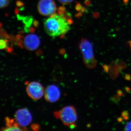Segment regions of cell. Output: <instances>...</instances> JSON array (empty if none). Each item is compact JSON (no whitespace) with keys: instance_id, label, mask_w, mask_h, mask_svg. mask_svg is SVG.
<instances>
[{"instance_id":"cell-1","label":"cell","mask_w":131,"mask_h":131,"mask_svg":"<svg viewBox=\"0 0 131 131\" xmlns=\"http://www.w3.org/2000/svg\"><path fill=\"white\" fill-rule=\"evenodd\" d=\"M70 24L64 16L54 14L44 21L45 31L52 37L64 35L70 29Z\"/></svg>"},{"instance_id":"cell-2","label":"cell","mask_w":131,"mask_h":131,"mask_svg":"<svg viewBox=\"0 0 131 131\" xmlns=\"http://www.w3.org/2000/svg\"><path fill=\"white\" fill-rule=\"evenodd\" d=\"M53 114L56 118L60 119L64 125L71 129L76 126L75 122L77 120V113L73 106L64 107L61 110L54 112Z\"/></svg>"},{"instance_id":"cell-3","label":"cell","mask_w":131,"mask_h":131,"mask_svg":"<svg viewBox=\"0 0 131 131\" xmlns=\"http://www.w3.org/2000/svg\"><path fill=\"white\" fill-rule=\"evenodd\" d=\"M79 48L87 68L89 69L95 68L97 62L95 58L93 47L91 42L88 39L82 38L79 44Z\"/></svg>"},{"instance_id":"cell-4","label":"cell","mask_w":131,"mask_h":131,"mask_svg":"<svg viewBox=\"0 0 131 131\" xmlns=\"http://www.w3.org/2000/svg\"><path fill=\"white\" fill-rule=\"evenodd\" d=\"M26 91L28 96L34 100H39L44 95L43 88L39 82H32L28 83Z\"/></svg>"},{"instance_id":"cell-5","label":"cell","mask_w":131,"mask_h":131,"mask_svg":"<svg viewBox=\"0 0 131 131\" xmlns=\"http://www.w3.org/2000/svg\"><path fill=\"white\" fill-rule=\"evenodd\" d=\"M39 13L45 16H49L55 13L56 6L53 0H40L38 5Z\"/></svg>"},{"instance_id":"cell-6","label":"cell","mask_w":131,"mask_h":131,"mask_svg":"<svg viewBox=\"0 0 131 131\" xmlns=\"http://www.w3.org/2000/svg\"><path fill=\"white\" fill-rule=\"evenodd\" d=\"M15 119L20 126L26 127L32 121L31 115L27 108H21L18 109L15 114Z\"/></svg>"},{"instance_id":"cell-7","label":"cell","mask_w":131,"mask_h":131,"mask_svg":"<svg viewBox=\"0 0 131 131\" xmlns=\"http://www.w3.org/2000/svg\"><path fill=\"white\" fill-rule=\"evenodd\" d=\"M44 96L45 99L47 102H56L59 100L61 96L60 90L54 84L49 85L45 90Z\"/></svg>"},{"instance_id":"cell-8","label":"cell","mask_w":131,"mask_h":131,"mask_svg":"<svg viewBox=\"0 0 131 131\" xmlns=\"http://www.w3.org/2000/svg\"><path fill=\"white\" fill-rule=\"evenodd\" d=\"M40 44V39L37 35L35 34H29L24 38V47L30 51L35 50L37 49Z\"/></svg>"},{"instance_id":"cell-9","label":"cell","mask_w":131,"mask_h":131,"mask_svg":"<svg viewBox=\"0 0 131 131\" xmlns=\"http://www.w3.org/2000/svg\"><path fill=\"white\" fill-rule=\"evenodd\" d=\"M6 127L1 129V130L4 131H27L28 129L26 127L20 126L15 119H11L6 117L5 119Z\"/></svg>"},{"instance_id":"cell-10","label":"cell","mask_w":131,"mask_h":131,"mask_svg":"<svg viewBox=\"0 0 131 131\" xmlns=\"http://www.w3.org/2000/svg\"><path fill=\"white\" fill-rule=\"evenodd\" d=\"M0 47L1 50H6L9 52L13 51L12 43L6 39H1L0 41Z\"/></svg>"},{"instance_id":"cell-11","label":"cell","mask_w":131,"mask_h":131,"mask_svg":"<svg viewBox=\"0 0 131 131\" xmlns=\"http://www.w3.org/2000/svg\"><path fill=\"white\" fill-rule=\"evenodd\" d=\"M9 0H1V2H0L1 8H3L9 5Z\"/></svg>"},{"instance_id":"cell-12","label":"cell","mask_w":131,"mask_h":131,"mask_svg":"<svg viewBox=\"0 0 131 131\" xmlns=\"http://www.w3.org/2000/svg\"><path fill=\"white\" fill-rule=\"evenodd\" d=\"M121 116L123 119L127 120L129 118V114L127 111H124L121 114Z\"/></svg>"},{"instance_id":"cell-13","label":"cell","mask_w":131,"mask_h":131,"mask_svg":"<svg viewBox=\"0 0 131 131\" xmlns=\"http://www.w3.org/2000/svg\"><path fill=\"white\" fill-rule=\"evenodd\" d=\"M31 128L34 131H39L40 129V127L39 125L37 124H32L31 126Z\"/></svg>"},{"instance_id":"cell-14","label":"cell","mask_w":131,"mask_h":131,"mask_svg":"<svg viewBox=\"0 0 131 131\" xmlns=\"http://www.w3.org/2000/svg\"><path fill=\"white\" fill-rule=\"evenodd\" d=\"M66 12V8L64 6L60 7L58 8V14L61 15H63Z\"/></svg>"},{"instance_id":"cell-15","label":"cell","mask_w":131,"mask_h":131,"mask_svg":"<svg viewBox=\"0 0 131 131\" xmlns=\"http://www.w3.org/2000/svg\"><path fill=\"white\" fill-rule=\"evenodd\" d=\"M58 1L63 5H68L72 2L74 0H58Z\"/></svg>"},{"instance_id":"cell-16","label":"cell","mask_w":131,"mask_h":131,"mask_svg":"<svg viewBox=\"0 0 131 131\" xmlns=\"http://www.w3.org/2000/svg\"><path fill=\"white\" fill-rule=\"evenodd\" d=\"M125 131H131V121L128 122L126 125L125 127Z\"/></svg>"},{"instance_id":"cell-17","label":"cell","mask_w":131,"mask_h":131,"mask_svg":"<svg viewBox=\"0 0 131 131\" xmlns=\"http://www.w3.org/2000/svg\"><path fill=\"white\" fill-rule=\"evenodd\" d=\"M119 96L118 95H114L112 97V100L114 102H117L119 101L120 98Z\"/></svg>"},{"instance_id":"cell-18","label":"cell","mask_w":131,"mask_h":131,"mask_svg":"<svg viewBox=\"0 0 131 131\" xmlns=\"http://www.w3.org/2000/svg\"><path fill=\"white\" fill-rule=\"evenodd\" d=\"M76 9L78 11H82V10H84V8H82L81 5L80 4H78L76 6Z\"/></svg>"},{"instance_id":"cell-19","label":"cell","mask_w":131,"mask_h":131,"mask_svg":"<svg viewBox=\"0 0 131 131\" xmlns=\"http://www.w3.org/2000/svg\"><path fill=\"white\" fill-rule=\"evenodd\" d=\"M125 80L127 81H130L131 80V76L129 74H126L125 76Z\"/></svg>"},{"instance_id":"cell-20","label":"cell","mask_w":131,"mask_h":131,"mask_svg":"<svg viewBox=\"0 0 131 131\" xmlns=\"http://www.w3.org/2000/svg\"><path fill=\"white\" fill-rule=\"evenodd\" d=\"M117 95H118L119 96H121L123 95V93L122 91H121L120 90H118V91H117Z\"/></svg>"},{"instance_id":"cell-21","label":"cell","mask_w":131,"mask_h":131,"mask_svg":"<svg viewBox=\"0 0 131 131\" xmlns=\"http://www.w3.org/2000/svg\"><path fill=\"white\" fill-rule=\"evenodd\" d=\"M16 5L19 6H23L24 4H23V3L21 2L17 1L16 2Z\"/></svg>"},{"instance_id":"cell-22","label":"cell","mask_w":131,"mask_h":131,"mask_svg":"<svg viewBox=\"0 0 131 131\" xmlns=\"http://www.w3.org/2000/svg\"><path fill=\"white\" fill-rule=\"evenodd\" d=\"M34 26L36 27H38V21H36V20H35L34 22Z\"/></svg>"},{"instance_id":"cell-23","label":"cell","mask_w":131,"mask_h":131,"mask_svg":"<svg viewBox=\"0 0 131 131\" xmlns=\"http://www.w3.org/2000/svg\"><path fill=\"white\" fill-rule=\"evenodd\" d=\"M103 68H104L105 70L107 72L108 70V67L106 65H104Z\"/></svg>"},{"instance_id":"cell-24","label":"cell","mask_w":131,"mask_h":131,"mask_svg":"<svg viewBox=\"0 0 131 131\" xmlns=\"http://www.w3.org/2000/svg\"><path fill=\"white\" fill-rule=\"evenodd\" d=\"M123 118H121V117H119V118H118V121H119V122H121L122 121V120H123Z\"/></svg>"},{"instance_id":"cell-25","label":"cell","mask_w":131,"mask_h":131,"mask_svg":"<svg viewBox=\"0 0 131 131\" xmlns=\"http://www.w3.org/2000/svg\"><path fill=\"white\" fill-rule=\"evenodd\" d=\"M125 89L126 90L127 92H129L130 91V88H128V87H126V88H125Z\"/></svg>"},{"instance_id":"cell-26","label":"cell","mask_w":131,"mask_h":131,"mask_svg":"<svg viewBox=\"0 0 131 131\" xmlns=\"http://www.w3.org/2000/svg\"><path fill=\"white\" fill-rule=\"evenodd\" d=\"M60 52V53H61V54H64V50H63V49H62Z\"/></svg>"},{"instance_id":"cell-27","label":"cell","mask_w":131,"mask_h":131,"mask_svg":"<svg viewBox=\"0 0 131 131\" xmlns=\"http://www.w3.org/2000/svg\"><path fill=\"white\" fill-rule=\"evenodd\" d=\"M130 46L131 47V42H130Z\"/></svg>"}]
</instances>
